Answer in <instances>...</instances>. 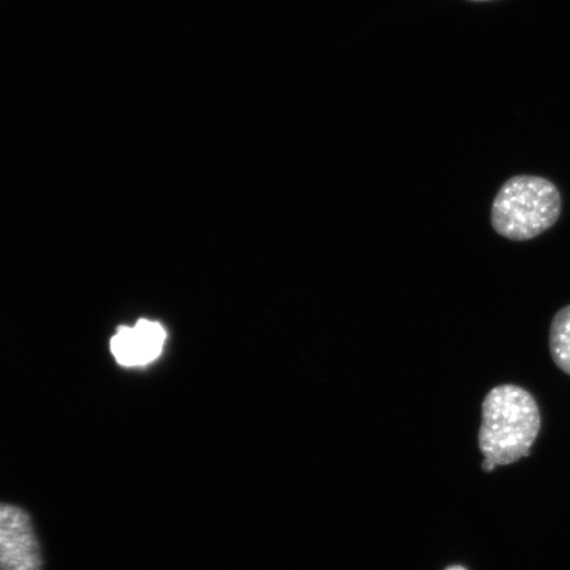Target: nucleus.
<instances>
[{
  "instance_id": "3",
  "label": "nucleus",
  "mask_w": 570,
  "mask_h": 570,
  "mask_svg": "<svg viewBox=\"0 0 570 570\" xmlns=\"http://www.w3.org/2000/svg\"><path fill=\"white\" fill-rule=\"evenodd\" d=\"M0 570H42L32 519L18 505L0 502Z\"/></svg>"
},
{
  "instance_id": "2",
  "label": "nucleus",
  "mask_w": 570,
  "mask_h": 570,
  "mask_svg": "<svg viewBox=\"0 0 570 570\" xmlns=\"http://www.w3.org/2000/svg\"><path fill=\"white\" fill-rule=\"evenodd\" d=\"M561 195L539 176H515L503 184L491 208V225L502 237L523 242L539 237L558 223Z\"/></svg>"
},
{
  "instance_id": "1",
  "label": "nucleus",
  "mask_w": 570,
  "mask_h": 570,
  "mask_svg": "<svg viewBox=\"0 0 570 570\" xmlns=\"http://www.w3.org/2000/svg\"><path fill=\"white\" fill-rule=\"evenodd\" d=\"M540 426L539 405L529 391L515 384L491 390L482 404L479 434L484 460L505 466L529 458Z\"/></svg>"
},
{
  "instance_id": "5",
  "label": "nucleus",
  "mask_w": 570,
  "mask_h": 570,
  "mask_svg": "<svg viewBox=\"0 0 570 570\" xmlns=\"http://www.w3.org/2000/svg\"><path fill=\"white\" fill-rule=\"evenodd\" d=\"M550 351L556 366L570 375V305L556 313L552 320Z\"/></svg>"
},
{
  "instance_id": "4",
  "label": "nucleus",
  "mask_w": 570,
  "mask_h": 570,
  "mask_svg": "<svg viewBox=\"0 0 570 570\" xmlns=\"http://www.w3.org/2000/svg\"><path fill=\"white\" fill-rule=\"evenodd\" d=\"M166 341V330L159 323L142 318L134 326H120L110 347L120 366L140 367L159 358Z\"/></svg>"
},
{
  "instance_id": "6",
  "label": "nucleus",
  "mask_w": 570,
  "mask_h": 570,
  "mask_svg": "<svg viewBox=\"0 0 570 570\" xmlns=\"http://www.w3.org/2000/svg\"><path fill=\"white\" fill-rule=\"evenodd\" d=\"M446 570H466V569L463 567L454 566V567L448 568Z\"/></svg>"
}]
</instances>
